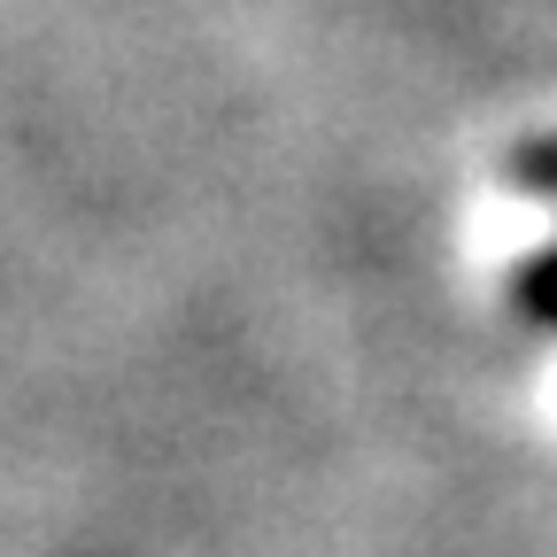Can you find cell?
Wrapping results in <instances>:
<instances>
[{"label": "cell", "instance_id": "obj_1", "mask_svg": "<svg viewBox=\"0 0 557 557\" xmlns=\"http://www.w3.org/2000/svg\"><path fill=\"white\" fill-rule=\"evenodd\" d=\"M527 171H534V178H542V186L557 194V139H549V148H534V156H527Z\"/></svg>", "mask_w": 557, "mask_h": 557}]
</instances>
